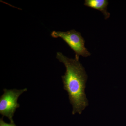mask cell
I'll return each mask as SVG.
<instances>
[{
  "instance_id": "5b68a950",
  "label": "cell",
  "mask_w": 126,
  "mask_h": 126,
  "mask_svg": "<svg viewBox=\"0 0 126 126\" xmlns=\"http://www.w3.org/2000/svg\"><path fill=\"white\" fill-rule=\"evenodd\" d=\"M0 126H17L15 125L14 123H7L3 120V118H1L0 119Z\"/></svg>"
},
{
  "instance_id": "3957f363",
  "label": "cell",
  "mask_w": 126,
  "mask_h": 126,
  "mask_svg": "<svg viewBox=\"0 0 126 126\" xmlns=\"http://www.w3.org/2000/svg\"><path fill=\"white\" fill-rule=\"evenodd\" d=\"M4 94L0 98V114L2 117H6L11 123H14L13 117L16 109L19 107L18 103V98L23 93L26 92L27 88L21 89H4Z\"/></svg>"
},
{
  "instance_id": "7a4b0ae2",
  "label": "cell",
  "mask_w": 126,
  "mask_h": 126,
  "mask_svg": "<svg viewBox=\"0 0 126 126\" xmlns=\"http://www.w3.org/2000/svg\"><path fill=\"white\" fill-rule=\"evenodd\" d=\"M53 38H60L67 43L75 53V58L79 60V56L86 57L90 53L85 46V40L81 34L75 30L65 32L53 31L51 34Z\"/></svg>"
},
{
  "instance_id": "277c9868",
  "label": "cell",
  "mask_w": 126,
  "mask_h": 126,
  "mask_svg": "<svg viewBox=\"0 0 126 126\" xmlns=\"http://www.w3.org/2000/svg\"><path fill=\"white\" fill-rule=\"evenodd\" d=\"M109 2L107 0H85L84 5L87 7L101 12L106 19H108L110 14L107 11Z\"/></svg>"
},
{
  "instance_id": "6da1fadb",
  "label": "cell",
  "mask_w": 126,
  "mask_h": 126,
  "mask_svg": "<svg viewBox=\"0 0 126 126\" xmlns=\"http://www.w3.org/2000/svg\"><path fill=\"white\" fill-rule=\"evenodd\" d=\"M56 58L66 68L65 74L61 77L64 89L67 92L73 107L72 114L81 115L88 105L85 93L87 75L84 68L78 60L69 58L61 52L57 53Z\"/></svg>"
}]
</instances>
